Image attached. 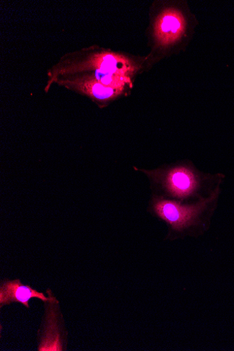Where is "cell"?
<instances>
[{"label":"cell","instance_id":"6da1fadb","mask_svg":"<svg viewBox=\"0 0 234 351\" xmlns=\"http://www.w3.org/2000/svg\"><path fill=\"white\" fill-rule=\"evenodd\" d=\"M151 182L154 195L182 204H192L212 196L206 191L207 177L189 166L141 170Z\"/></svg>","mask_w":234,"mask_h":351},{"label":"cell","instance_id":"7a4b0ae2","mask_svg":"<svg viewBox=\"0 0 234 351\" xmlns=\"http://www.w3.org/2000/svg\"><path fill=\"white\" fill-rule=\"evenodd\" d=\"M215 195L192 204H182L154 195L150 203L152 213L169 228L172 240L196 237L207 230V213Z\"/></svg>","mask_w":234,"mask_h":351},{"label":"cell","instance_id":"3957f363","mask_svg":"<svg viewBox=\"0 0 234 351\" xmlns=\"http://www.w3.org/2000/svg\"><path fill=\"white\" fill-rule=\"evenodd\" d=\"M63 81L64 86L86 95L100 107L105 106L120 92L118 88L106 86L91 75Z\"/></svg>","mask_w":234,"mask_h":351},{"label":"cell","instance_id":"277c9868","mask_svg":"<svg viewBox=\"0 0 234 351\" xmlns=\"http://www.w3.org/2000/svg\"><path fill=\"white\" fill-rule=\"evenodd\" d=\"M38 298L43 302L49 301L42 293H39L28 285H24L19 280L3 283L0 289V305L3 306L12 302H19L29 308V301Z\"/></svg>","mask_w":234,"mask_h":351},{"label":"cell","instance_id":"5b68a950","mask_svg":"<svg viewBox=\"0 0 234 351\" xmlns=\"http://www.w3.org/2000/svg\"><path fill=\"white\" fill-rule=\"evenodd\" d=\"M180 27V23L178 19L173 16H166L163 19L161 29L165 33L169 31L176 32Z\"/></svg>","mask_w":234,"mask_h":351}]
</instances>
